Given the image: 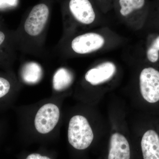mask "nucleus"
<instances>
[{
	"label": "nucleus",
	"instance_id": "nucleus-7",
	"mask_svg": "<svg viewBox=\"0 0 159 159\" xmlns=\"http://www.w3.org/2000/svg\"><path fill=\"white\" fill-rule=\"evenodd\" d=\"M116 70V68L113 63L103 62L89 70L85 74V80L92 85H98L110 80Z\"/></svg>",
	"mask_w": 159,
	"mask_h": 159
},
{
	"label": "nucleus",
	"instance_id": "nucleus-15",
	"mask_svg": "<svg viewBox=\"0 0 159 159\" xmlns=\"http://www.w3.org/2000/svg\"><path fill=\"white\" fill-rule=\"evenodd\" d=\"M26 159H51L48 157L42 156L38 153H32L27 157Z\"/></svg>",
	"mask_w": 159,
	"mask_h": 159
},
{
	"label": "nucleus",
	"instance_id": "nucleus-1",
	"mask_svg": "<svg viewBox=\"0 0 159 159\" xmlns=\"http://www.w3.org/2000/svg\"><path fill=\"white\" fill-rule=\"evenodd\" d=\"M68 137L69 143L76 149L84 150L88 148L93 140L94 134L85 117L78 115L71 118Z\"/></svg>",
	"mask_w": 159,
	"mask_h": 159
},
{
	"label": "nucleus",
	"instance_id": "nucleus-13",
	"mask_svg": "<svg viewBox=\"0 0 159 159\" xmlns=\"http://www.w3.org/2000/svg\"><path fill=\"white\" fill-rule=\"evenodd\" d=\"M159 35L154 40L147 51V58L150 62L155 63L159 59Z\"/></svg>",
	"mask_w": 159,
	"mask_h": 159
},
{
	"label": "nucleus",
	"instance_id": "nucleus-11",
	"mask_svg": "<svg viewBox=\"0 0 159 159\" xmlns=\"http://www.w3.org/2000/svg\"><path fill=\"white\" fill-rule=\"evenodd\" d=\"M120 12L124 16H126L133 11L141 9L144 7L145 0H119Z\"/></svg>",
	"mask_w": 159,
	"mask_h": 159
},
{
	"label": "nucleus",
	"instance_id": "nucleus-4",
	"mask_svg": "<svg viewBox=\"0 0 159 159\" xmlns=\"http://www.w3.org/2000/svg\"><path fill=\"white\" fill-rule=\"evenodd\" d=\"M49 15L48 7L46 4L41 3L34 6L25 22L24 29L26 33L32 36L40 34L44 29Z\"/></svg>",
	"mask_w": 159,
	"mask_h": 159
},
{
	"label": "nucleus",
	"instance_id": "nucleus-12",
	"mask_svg": "<svg viewBox=\"0 0 159 159\" xmlns=\"http://www.w3.org/2000/svg\"><path fill=\"white\" fill-rule=\"evenodd\" d=\"M42 75L40 68L36 64H31L26 66L23 71V78L25 82L34 83L39 80Z\"/></svg>",
	"mask_w": 159,
	"mask_h": 159
},
{
	"label": "nucleus",
	"instance_id": "nucleus-3",
	"mask_svg": "<svg viewBox=\"0 0 159 159\" xmlns=\"http://www.w3.org/2000/svg\"><path fill=\"white\" fill-rule=\"evenodd\" d=\"M60 111L57 106L53 103H47L38 111L34 125L40 134L48 133L54 129L59 121Z\"/></svg>",
	"mask_w": 159,
	"mask_h": 159
},
{
	"label": "nucleus",
	"instance_id": "nucleus-5",
	"mask_svg": "<svg viewBox=\"0 0 159 159\" xmlns=\"http://www.w3.org/2000/svg\"><path fill=\"white\" fill-rule=\"evenodd\" d=\"M104 42V38L101 35L91 32L75 38L71 43V47L77 54H88L101 48Z\"/></svg>",
	"mask_w": 159,
	"mask_h": 159
},
{
	"label": "nucleus",
	"instance_id": "nucleus-6",
	"mask_svg": "<svg viewBox=\"0 0 159 159\" xmlns=\"http://www.w3.org/2000/svg\"><path fill=\"white\" fill-rule=\"evenodd\" d=\"M69 9L74 17L82 24L89 25L95 19V11L89 0H70Z\"/></svg>",
	"mask_w": 159,
	"mask_h": 159
},
{
	"label": "nucleus",
	"instance_id": "nucleus-2",
	"mask_svg": "<svg viewBox=\"0 0 159 159\" xmlns=\"http://www.w3.org/2000/svg\"><path fill=\"white\" fill-rule=\"evenodd\" d=\"M142 97L149 103L159 101V71L152 67L146 68L141 72L139 77Z\"/></svg>",
	"mask_w": 159,
	"mask_h": 159
},
{
	"label": "nucleus",
	"instance_id": "nucleus-9",
	"mask_svg": "<svg viewBox=\"0 0 159 159\" xmlns=\"http://www.w3.org/2000/svg\"><path fill=\"white\" fill-rule=\"evenodd\" d=\"M141 148L144 159H159V136L155 131L150 129L143 135Z\"/></svg>",
	"mask_w": 159,
	"mask_h": 159
},
{
	"label": "nucleus",
	"instance_id": "nucleus-14",
	"mask_svg": "<svg viewBox=\"0 0 159 159\" xmlns=\"http://www.w3.org/2000/svg\"><path fill=\"white\" fill-rule=\"evenodd\" d=\"M11 85L9 80L0 77V99L6 96L10 91Z\"/></svg>",
	"mask_w": 159,
	"mask_h": 159
},
{
	"label": "nucleus",
	"instance_id": "nucleus-8",
	"mask_svg": "<svg viewBox=\"0 0 159 159\" xmlns=\"http://www.w3.org/2000/svg\"><path fill=\"white\" fill-rule=\"evenodd\" d=\"M130 147L127 139L121 134L112 135L110 142L108 159H130Z\"/></svg>",
	"mask_w": 159,
	"mask_h": 159
},
{
	"label": "nucleus",
	"instance_id": "nucleus-16",
	"mask_svg": "<svg viewBox=\"0 0 159 159\" xmlns=\"http://www.w3.org/2000/svg\"><path fill=\"white\" fill-rule=\"evenodd\" d=\"M6 39V35L2 31H0V47L4 43Z\"/></svg>",
	"mask_w": 159,
	"mask_h": 159
},
{
	"label": "nucleus",
	"instance_id": "nucleus-10",
	"mask_svg": "<svg viewBox=\"0 0 159 159\" xmlns=\"http://www.w3.org/2000/svg\"><path fill=\"white\" fill-rule=\"evenodd\" d=\"M73 79V74L70 71L65 68H60L53 77V87L55 90H63L70 85Z\"/></svg>",
	"mask_w": 159,
	"mask_h": 159
}]
</instances>
